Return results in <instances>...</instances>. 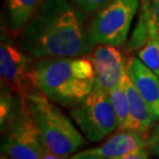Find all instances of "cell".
Masks as SVG:
<instances>
[{"instance_id": "cell-1", "label": "cell", "mask_w": 159, "mask_h": 159, "mask_svg": "<svg viewBox=\"0 0 159 159\" xmlns=\"http://www.w3.org/2000/svg\"><path fill=\"white\" fill-rule=\"evenodd\" d=\"M18 44L36 59L84 56L94 46L81 12L68 0H43L19 34Z\"/></svg>"}, {"instance_id": "cell-2", "label": "cell", "mask_w": 159, "mask_h": 159, "mask_svg": "<svg viewBox=\"0 0 159 159\" xmlns=\"http://www.w3.org/2000/svg\"><path fill=\"white\" fill-rule=\"evenodd\" d=\"M30 80L55 103L74 107L92 91L95 74L90 60L57 57L40 59L32 64Z\"/></svg>"}, {"instance_id": "cell-3", "label": "cell", "mask_w": 159, "mask_h": 159, "mask_svg": "<svg viewBox=\"0 0 159 159\" xmlns=\"http://www.w3.org/2000/svg\"><path fill=\"white\" fill-rule=\"evenodd\" d=\"M25 99L41 133L44 148L59 159L77 153L85 145L74 123L43 92L25 94Z\"/></svg>"}, {"instance_id": "cell-4", "label": "cell", "mask_w": 159, "mask_h": 159, "mask_svg": "<svg viewBox=\"0 0 159 159\" xmlns=\"http://www.w3.org/2000/svg\"><path fill=\"white\" fill-rule=\"evenodd\" d=\"M1 154L11 159L43 158L44 148L41 133L35 119L25 99L21 96L20 104L7 123L2 127Z\"/></svg>"}, {"instance_id": "cell-5", "label": "cell", "mask_w": 159, "mask_h": 159, "mask_svg": "<svg viewBox=\"0 0 159 159\" xmlns=\"http://www.w3.org/2000/svg\"><path fill=\"white\" fill-rule=\"evenodd\" d=\"M70 115L90 142H100L118 128L110 92L94 88L72 107Z\"/></svg>"}, {"instance_id": "cell-6", "label": "cell", "mask_w": 159, "mask_h": 159, "mask_svg": "<svg viewBox=\"0 0 159 159\" xmlns=\"http://www.w3.org/2000/svg\"><path fill=\"white\" fill-rule=\"evenodd\" d=\"M139 9V0H112L95 16L89 28L93 44L120 47L126 43Z\"/></svg>"}, {"instance_id": "cell-7", "label": "cell", "mask_w": 159, "mask_h": 159, "mask_svg": "<svg viewBox=\"0 0 159 159\" xmlns=\"http://www.w3.org/2000/svg\"><path fill=\"white\" fill-rule=\"evenodd\" d=\"M30 55L15 43L7 35L1 33L0 44V75L1 88H8L20 96L27 94V85L31 83Z\"/></svg>"}, {"instance_id": "cell-8", "label": "cell", "mask_w": 159, "mask_h": 159, "mask_svg": "<svg viewBox=\"0 0 159 159\" xmlns=\"http://www.w3.org/2000/svg\"><path fill=\"white\" fill-rule=\"evenodd\" d=\"M95 82L94 88L110 92L126 72V64L120 51L114 46L100 44L92 56Z\"/></svg>"}, {"instance_id": "cell-9", "label": "cell", "mask_w": 159, "mask_h": 159, "mask_svg": "<svg viewBox=\"0 0 159 159\" xmlns=\"http://www.w3.org/2000/svg\"><path fill=\"white\" fill-rule=\"evenodd\" d=\"M147 147L144 136L134 130H120L98 147L75 153L71 159H124L133 150Z\"/></svg>"}, {"instance_id": "cell-10", "label": "cell", "mask_w": 159, "mask_h": 159, "mask_svg": "<svg viewBox=\"0 0 159 159\" xmlns=\"http://www.w3.org/2000/svg\"><path fill=\"white\" fill-rule=\"evenodd\" d=\"M126 71L132 85L159 120V77L136 57L129 59Z\"/></svg>"}, {"instance_id": "cell-11", "label": "cell", "mask_w": 159, "mask_h": 159, "mask_svg": "<svg viewBox=\"0 0 159 159\" xmlns=\"http://www.w3.org/2000/svg\"><path fill=\"white\" fill-rule=\"evenodd\" d=\"M126 88L129 99V130H134L141 133L150 131L158 119L132 85L129 77L127 80Z\"/></svg>"}, {"instance_id": "cell-12", "label": "cell", "mask_w": 159, "mask_h": 159, "mask_svg": "<svg viewBox=\"0 0 159 159\" xmlns=\"http://www.w3.org/2000/svg\"><path fill=\"white\" fill-rule=\"evenodd\" d=\"M43 0H7V24L11 32L20 34L33 18Z\"/></svg>"}, {"instance_id": "cell-13", "label": "cell", "mask_w": 159, "mask_h": 159, "mask_svg": "<svg viewBox=\"0 0 159 159\" xmlns=\"http://www.w3.org/2000/svg\"><path fill=\"white\" fill-rule=\"evenodd\" d=\"M141 9L144 12L146 21H147L149 36L145 46L141 50H139L138 58L141 59L149 68H151L159 77V33L155 28V25L150 17L144 0H142Z\"/></svg>"}, {"instance_id": "cell-14", "label": "cell", "mask_w": 159, "mask_h": 159, "mask_svg": "<svg viewBox=\"0 0 159 159\" xmlns=\"http://www.w3.org/2000/svg\"><path fill=\"white\" fill-rule=\"evenodd\" d=\"M127 80L128 75L127 71L123 75L122 79L119 84L115 88L110 91L111 99L115 110L117 123H118L119 130H127L129 129V99L127 94Z\"/></svg>"}, {"instance_id": "cell-15", "label": "cell", "mask_w": 159, "mask_h": 159, "mask_svg": "<svg viewBox=\"0 0 159 159\" xmlns=\"http://www.w3.org/2000/svg\"><path fill=\"white\" fill-rule=\"evenodd\" d=\"M148 36H149V30H148L147 21H146L144 12L141 9L138 24H136L134 30H133L131 37L129 39L128 43L126 44V50L129 51V52L141 50L145 46L146 41L148 39Z\"/></svg>"}, {"instance_id": "cell-16", "label": "cell", "mask_w": 159, "mask_h": 159, "mask_svg": "<svg viewBox=\"0 0 159 159\" xmlns=\"http://www.w3.org/2000/svg\"><path fill=\"white\" fill-rule=\"evenodd\" d=\"M14 92L8 88H1V98H0V125L1 128L14 116L19 104H16ZM21 100V99H20Z\"/></svg>"}, {"instance_id": "cell-17", "label": "cell", "mask_w": 159, "mask_h": 159, "mask_svg": "<svg viewBox=\"0 0 159 159\" xmlns=\"http://www.w3.org/2000/svg\"><path fill=\"white\" fill-rule=\"evenodd\" d=\"M112 0H74L75 6L85 12H93L107 5Z\"/></svg>"}, {"instance_id": "cell-18", "label": "cell", "mask_w": 159, "mask_h": 159, "mask_svg": "<svg viewBox=\"0 0 159 159\" xmlns=\"http://www.w3.org/2000/svg\"><path fill=\"white\" fill-rule=\"evenodd\" d=\"M150 14V17L159 33V0H144Z\"/></svg>"}, {"instance_id": "cell-19", "label": "cell", "mask_w": 159, "mask_h": 159, "mask_svg": "<svg viewBox=\"0 0 159 159\" xmlns=\"http://www.w3.org/2000/svg\"><path fill=\"white\" fill-rule=\"evenodd\" d=\"M149 146L152 149V151L156 154L159 158V134H152L149 141Z\"/></svg>"}, {"instance_id": "cell-20", "label": "cell", "mask_w": 159, "mask_h": 159, "mask_svg": "<svg viewBox=\"0 0 159 159\" xmlns=\"http://www.w3.org/2000/svg\"><path fill=\"white\" fill-rule=\"evenodd\" d=\"M152 134H159V123L157 124V126L153 129V133H152Z\"/></svg>"}]
</instances>
